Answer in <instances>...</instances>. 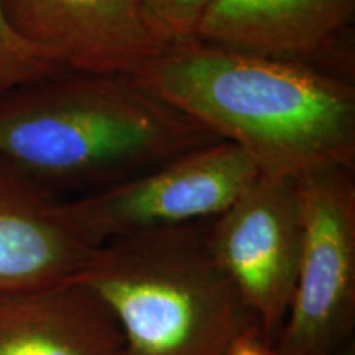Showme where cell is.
I'll list each match as a JSON object with an SVG mask.
<instances>
[{
  "label": "cell",
  "instance_id": "obj_5",
  "mask_svg": "<svg viewBox=\"0 0 355 355\" xmlns=\"http://www.w3.org/2000/svg\"><path fill=\"white\" fill-rule=\"evenodd\" d=\"M259 175L242 148L217 140L119 184L61 201V211L97 247L141 230L216 219Z\"/></svg>",
  "mask_w": 355,
  "mask_h": 355
},
{
  "label": "cell",
  "instance_id": "obj_1",
  "mask_svg": "<svg viewBox=\"0 0 355 355\" xmlns=\"http://www.w3.org/2000/svg\"><path fill=\"white\" fill-rule=\"evenodd\" d=\"M260 173L355 171V86L316 66L201 42L163 44L130 71Z\"/></svg>",
  "mask_w": 355,
  "mask_h": 355
},
{
  "label": "cell",
  "instance_id": "obj_2",
  "mask_svg": "<svg viewBox=\"0 0 355 355\" xmlns=\"http://www.w3.org/2000/svg\"><path fill=\"white\" fill-rule=\"evenodd\" d=\"M217 140L123 71L66 69L0 97V165L50 193L109 188Z\"/></svg>",
  "mask_w": 355,
  "mask_h": 355
},
{
  "label": "cell",
  "instance_id": "obj_3",
  "mask_svg": "<svg viewBox=\"0 0 355 355\" xmlns=\"http://www.w3.org/2000/svg\"><path fill=\"white\" fill-rule=\"evenodd\" d=\"M209 222L112 239L73 277L112 311L122 355H224L259 324L212 252Z\"/></svg>",
  "mask_w": 355,
  "mask_h": 355
},
{
  "label": "cell",
  "instance_id": "obj_11",
  "mask_svg": "<svg viewBox=\"0 0 355 355\" xmlns=\"http://www.w3.org/2000/svg\"><path fill=\"white\" fill-rule=\"evenodd\" d=\"M66 71L30 46L8 26L0 8V97L26 83Z\"/></svg>",
  "mask_w": 355,
  "mask_h": 355
},
{
  "label": "cell",
  "instance_id": "obj_4",
  "mask_svg": "<svg viewBox=\"0 0 355 355\" xmlns=\"http://www.w3.org/2000/svg\"><path fill=\"white\" fill-rule=\"evenodd\" d=\"M303 243L278 355H355V178L326 168L298 178Z\"/></svg>",
  "mask_w": 355,
  "mask_h": 355
},
{
  "label": "cell",
  "instance_id": "obj_9",
  "mask_svg": "<svg viewBox=\"0 0 355 355\" xmlns=\"http://www.w3.org/2000/svg\"><path fill=\"white\" fill-rule=\"evenodd\" d=\"M107 304L74 278L0 291V355H122Z\"/></svg>",
  "mask_w": 355,
  "mask_h": 355
},
{
  "label": "cell",
  "instance_id": "obj_8",
  "mask_svg": "<svg viewBox=\"0 0 355 355\" xmlns=\"http://www.w3.org/2000/svg\"><path fill=\"white\" fill-rule=\"evenodd\" d=\"M354 20L355 0H216L193 38L350 78Z\"/></svg>",
  "mask_w": 355,
  "mask_h": 355
},
{
  "label": "cell",
  "instance_id": "obj_6",
  "mask_svg": "<svg viewBox=\"0 0 355 355\" xmlns=\"http://www.w3.org/2000/svg\"><path fill=\"white\" fill-rule=\"evenodd\" d=\"M216 259L277 345L298 277L303 219L298 180L260 173L209 222Z\"/></svg>",
  "mask_w": 355,
  "mask_h": 355
},
{
  "label": "cell",
  "instance_id": "obj_10",
  "mask_svg": "<svg viewBox=\"0 0 355 355\" xmlns=\"http://www.w3.org/2000/svg\"><path fill=\"white\" fill-rule=\"evenodd\" d=\"M91 247L50 191L0 165V291L73 278Z\"/></svg>",
  "mask_w": 355,
  "mask_h": 355
},
{
  "label": "cell",
  "instance_id": "obj_12",
  "mask_svg": "<svg viewBox=\"0 0 355 355\" xmlns=\"http://www.w3.org/2000/svg\"><path fill=\"white\" fill-rule=\"evenodd\" d=\"M216 0H145L153 28L165 43L193 38L194 30Z\"/></svg>",
  "mask_w": 355,
  "mask_h": 355
},
{
  "label": "cell",
  "instance_id": "obj_13",
  "mask_svg": "<svg viewBox=\"0 0 355 355\" xmlns=\"http://www.w3.org/2000/svg\"><path fill=\"white\" fill-rule=\"evenodd\" d=\"M224 355H278V352L277 345L265 339L259 324H254L234 337Z\"/></svg>",
  "mask_w": 355,
  "mask_h": 355
},
{
  "label": "cell",
  "instance_id": "obj_7",
  "mask_svg": "<svg viewBox=\"0 0 355 355\" xmlns=\"http://www.w3.org/2000/svg\"><path fill=\"white\" fill-rule=\"evenodd\" d=\"M7 24L71 71H130L163 44L145 0H0Z\"/></svg>",
  "mask_w": 355,
  "mask_h": 355
}]
</instances>
